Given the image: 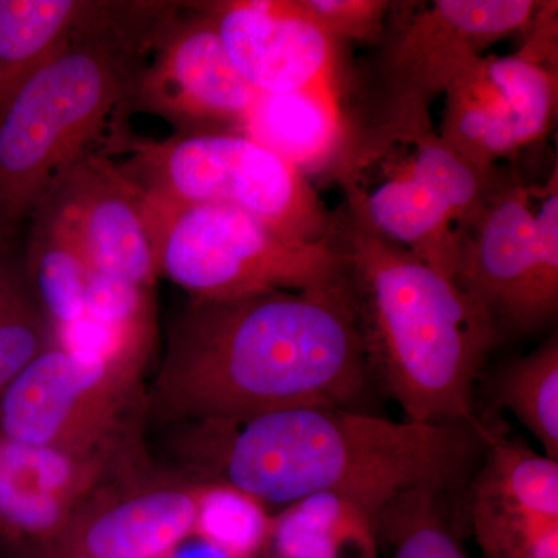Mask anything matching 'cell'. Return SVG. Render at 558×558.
I'll return each instance as SVG.
<instances>
[{
	"label": "cell",
	"instance_id": "obj_4",
	"mask_svg": "<svg viewBox=\"0 0 558 558\" xmlns=\"http://www.w3.org/2000/svg\"><path fill=\"white\" fill-rule=\"evenodd\" d=\"M168 2H94L54 57L0 112V244L94 143L123 128L146 54L172 14Z\"/></svg>",
	"mask_w": 558,
	"mask_h": 558
},
{
	"label": "cell",
	"instance_id": "obj_24",
	"mask_svg": "<svg viewBox=\"0 0 558 558\" xmlns=\"http://www.w3.org/2000/svg\"><path fill=\"white\" fill-rule=\"evenodd\" d=\"M259 502L222 484L199 488L194 534L227 558H247L271 534Z\"/></svg>",
	"mask_w": 558,
	"mask_h": 558
},
{
	"label": "cell",
	"instance_id": "obj_20",
	"mask_svg": "<svg viewBox=\"0 0 558 558\" xmlns=\"http://www.w3.org/2000/svg\"><path fill=\"white\" fill-rule=\"evenodd\" d=\"M279 558H376L374 520L336 497L290 506L271 526Z\"/></svg>",
	"mask_w": 558,
	"mask_h": 558
},
{
	"label": "cell",
	"instance_id": "obj_19",
	"mask_svg": "<svg viewBox=\"0 0 558 558\" xmlns=\"http://www.w3.org/2000/svg\"><path fill=\"white\" fill-rule=\"evenodd\" d=\"M94 2L0 0V112L78 32Z\"/></svg>",
	"mask_w": 558,
	"mask_h": 558
},
{
	"label": "cell",
	"instance_id": "obj_9",
	"mask_svg": "<svg viewBox=\"0 0 558 558\" xmlns=\"http://www.w3.org/2000/svg\"><path fill=\"white\" fill-rule=\"evenodd\" d=\"M453 281L494 319L498 332H529L558 310V170L546 185L499 172L459 229Z\"/></svg>",
	"mask_w": 558,
	"mask_h": 558
},
{
	"label": "cell",
	"instance_id": "obj_26",
	"mask_svg": "<svg viewBox=\"0 0 558 558\" xmlns=\"http://www.w3.org/2000/svg\"><path fill=\"white\" fill-rule=\"evenodd\" d=\"M315 20L337 44L376 47L395 2L389 0H304Z\"/></svg>",
	"mask_w": 558,
	"mask_h": 558
},
{
	"label": "cell",
	"instance_id": "obj_6",
	"mask_svg": "<svg viewBox=\"0 0 558 558\" xmlns=\"http://www.w3.org/2000/svg\"><path fill=\"white\" fill-rule=\"evenodd\" d=\"M498 172L472 167L429 130L343 150L328 174L360 223L453 279L459 229L486 199Z\"/></svg>",
	"mask_w": 558,
	"mask_h": 558
},
{
	"label": "cell",
	"instance_id": "obj_18",
	"mask_svg": "<svg viewBox=\"0 0 558 558\" xmlns=\"http://www.w3.org/2000/svg\"><path fill=\"white\" fill-rule=\"evenodd\" d=\"M241 134L277 154L307 179L328 172L339 156L343 123L337 92H259L242 121Z\"/></svg>",
	"mask_w": 558,
	"mask_h": 558
},
{
	"label": "cell",
	"instance_id": "obj_8",
	"mask_svg": "<svg viewBox=\"0 0 558 558\" xmlns=\"http://www.w3.org/2000/svg\"><path fill=\"white\" fill-rule=\"evenodd\" d=\"M157 275L193 300H234L325 288L341 279L330 242L299 244L238 209L143 194Z\"/></svg>",
	"mask_w": 558,
	"mask_h": 558
},
{
	"label": "cell",
	"instance_id": "obj_11",
	"mask_svg": "<svg viewBox=\"0 0 558 558\" xmlns=\"http://www.w3.org/2000/svg\"><path fill=\"white\" fill-rule=\"evenodd\" d=\"M557 68L524 57L476 58L446 90L439 138L481 171L548 134L557 113Z\"/></svg>",
	"mask_w": 558,
	"mask_h": 558
},
{
	"label": "cell",
	"instance_id": "obj_12",
	"mask_svg": "<svg viewBox=\"0 0 558 558\" xmlns=\"http://www.w3.org/2000/svg\"><path fill=\"white\" fill-rule=\"evenodd\" d=\"M135 374L47 348L0 392V438L84 457L108 436Z\"/></svg>",
	"mask_w": 558,
	"mask_h": 558
},
{
	"label": "cell",
	"instance_id": "obj_22",
	"mask_svg": "<svg viewBox=\"0 0 558 558\" xmlns=\"http://www.w3.org/2000/svg\"><path fill=\"white\" fill-rule=\"evenodd\" d=\"M446 492L418 488L389 502L374 519L389 558H469L444 502Z\"/></svg>",
	"mask_w": 558,
	"mask_h": 558
},
{
	"label": "cell",
	"instance_id": "obj_17",
	"mask_svg": "<svg viewBox=\"0 0 558 558\" xmlns=\"http://www.w3.org/2000/svg\"><path fill=\"white\" fill-rule=\"evenodd\" d=\"M94 478L80 454L0 438V538L14 556L43 545L75 513Z\"/></svg>",
	"mask_w": 558,
	"mask_h": 558
},
{
	"label": "cell",
	"instance_id": "obj_25",
	"mask_svg": "<svg viewBox=\"0 0 558 558\" xmlns=\"http://www.w3.org/2000/svg\"><path fill=\"white\" fill-rule=\"evenodd\" d=\"M81 317L94 319L128 336L153 339L150 289L89 270L86 304Z\"/></svg>",
	"mask_w": 558,
	"mask_h": 558
},
{
	"label": "cell",
	"instance_id": "obj_2",
	"mask_svg": "<svg viewBox=\"0 0 558 558\" xmlns=\"http://www.w3.org/2000/svg\"><path fill=\"white\" fill-rule=\"evenodd\" d=\"M208 427L218 433L213 465L222 486L259 505L286 508L336 497L373 520L407 492H450L478 465L484 449V425L389 421L339 407L277 411Z\"/></svg>",
	"mask_w": 558,
	"mask_h": 558
},
{
	"label": "cell",
	"instance_id": "obj_15",
	"mask_svg": "<svg viewBox=\"0 0 558 558\" xmlns=\"http://www.w3.org/2000/svg\"><path fill=\"white\" fill-rule=\"evenodd\" d=\"M199 3L234 68L256 90L337 92L340 44L330 38L304 0Z\"/></svg>",
	"mask_w": 558,
	"mask_h": 558
},
{
	"label": "cell",
	"instance_id": "obj_3",
	"mask_svg": "<svg viewBox=\"0 0 558 558\" xmlns=\"http://www.w3.org/2000/svg\"><path fill=\"white\" fill-rule=\"evenodd\" d=\"M329 242L339 253L371 379L407 421L480 428L475 384L499 337L487 311L343 205L332 211Z\"/></svg>",
	"mask_w": 558,
	"mask_h": 558
},
{
	"label": "cell",
	"instance_id": "obj_13",
	"mask_svg": "<svg viewBox=\"0 0 558 558\" xmlns=\"http://www.w3.org/2000/svg\"><path fill=\"white\" fill-rule=\"evenodd\" d=\"M33 218L60 230L90 270L149 289L159 278L143 193L102 154L81 159Z\"/></svg>",
	"mask_w": 558,
	"mask_h": 558
},
{
	"label": "cell",
	"instance_id": "obj_27",
	"mask_svg": "<svg viewBox=\"0 0 558 558\" xmlns=\"http://www.w3.org/2000/svg\"><path fill=\"white\" fill-rule=\"evenodd\" d=\"M43 323L11 296L0 306V392L47 349Z\"/></svg>",
	"mask_w": 558,
	"mask_h": 558
},
{
	"label": "cell",
	"instance_id": "obj_28",
	"mask_svg": "<svg viewBox=\"0 0 558 558\" xmlns=\"http://www.w3.org/2000/svg\"><path fill=\"white\" fill-rule=\"evenodd\" d=\"M165 558H227L220 553L219 549H216L215 546L209 545V543L204 542V539L199 538L197 542H186L183 539L180 545L175 546L174 549L171 550Z\"/></svg>",
	"mask_w": 558,
	"mask_h": 558
},
{
	"label": "cell",
	"instance_id": "obj_1",
	"mask_svg": "<svg viewBox=\"0 0 558 558\" xmlns=\"http://www.w3.org/2000/svg\"><path fill=\"white\" fill-rule=\"evenodd\" d=\"M371 380L339 282L300 292L193 300L171 330L157 405L236 425L307 407L355 409Z\"/></svg>",
	"mask_w": 558,
	"mask_h": 558
},
{
	"label": "cell",
	"instance_id": "obj_10",
	"mask_svg": "<svg viewBox=\"0 0 558 558\" xmlns=\"http://www.w3.org/2000/svg\"><path fill=\"white\" fill-rule=\"evenodd\" d=\"M124 113L149 112L175 134L240 131L259 92L238 72L201 3H182L161 28Z\"/></svg>",
	"mask_w": 558,
	"mask_h": 558
},
{
	"label": "cell",
	"instance_id": "obj_16",
	"mask_svg": "<svg viewBox=\"0 0 558 558\" xmlns=\"http://www.w3.org/2000/svg\"><path fill=\"white\" fill-rule=\"evenodd\" d=\"M199 488L153 487L78 508L17 558H165L194 534Z\"/></svg>",
	"mask_w": 558,
	"mask_h": 558
},
{
	"label": "cell",
	"instance_id": "obj_5",
	"mask_svg": "<svg viewBox=\"0 0 558 558\" xmlns=\"http://www.w3.org/2000/svg\"><path fill=\"white\" fill-rule=\"evenodd\" d=\"M538 7V0L395 2L379 46L337 80L340 149L433 130V101L488 47L526 31Z\"/></svg>",
	"mask_w": 558,
	"mask_h": 558
},
{
	"label": "cell",
	"instance_id": "obj_7",
	"mask_svg": "<svg viewBox=\"0 0 558 558\" xmlns=\"http://www.w3.org/2000/svg\"><path fill=\"white\" fill-rule=\"evenodd\" d=\"M130 154L120 170L143 194L238 209L299 244L329 241L332 211L292 163L238 131L174 134L163 142L108 143Z\"/></svg>",
	"mask_w": 558,
	"mask_h": 558
},
{
	"label": "cell",
	"instance_id": "obj_14",
	"mask_svg": "<svg viewBox=\"0 0 558 558\" xmlns=\"http://www.w3.org/2000/svg\"><path fill=\"white\" fill-rule=\"evenodd\" d=\"M468 519L486 558H558V461L483 427Z\"/></svg>",
	"mask_w": 558,
	"mask_h": 558
},
{
	"label": "cell",
	"instance_id": "obj_23",
	"mask_svg": "<svg viewBox=\"0 0 558 558\" xmlns=\"http://www.w3.org/2000/svg\"><path fill=\"white\" fill-rule=\"evenodd\" d=\"M28 269L40 306L54 330L81 318L90 269L75 245L40 218H33Z\"/></svg>",
	"mask_w": 558,
	"mask_h": 558
},
{
	"label": "cell",
	"instance_id": "obj_21",
	"mask_svg": "<svg viewBox=\"0 0 558 558\" xmlns=\"http://www.w3.org/2000/svg\"><path fill=\"white\" fill-rule=\"evenodd\" d=\"M495 405L508 410L558 461V339L549 337L523 357L510 360L492 380Z\"/></svg>",
	"mask_w": 558,
	"mask_h": 558
},
{
	"label": "cell",
	"instance_id": "obj_29",
	"mask_svg": "<svg viewBox=\"0 0 558 558\" xmlns=\"http://www.w3.org/2000/svg\"><path fill=\"white\" fill-rule=\"evenodd\" d=\"M11 296H13V295H11L9 290L3 288L2 282H0V306H2V304L5 303L7 300H10Z\"/></svg>",
	"mask_w": 558,
	"mask_h": 558
}]
</instances>
